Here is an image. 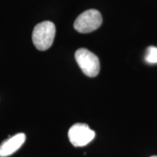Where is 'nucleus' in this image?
I'll return each instance as SVG.
<instances>
[{
  "label": "nucleus",
  "instance_id": "f257e3e1",
  "mask_svg": "<svg viewBox=\"0 0 157 157\" xmlns=\"http://www.w3.org/2000/svg\"><path fill=\"white\" fill-rule=\"evenodd\" d=\"M56 25L51 21H43L34 27L32 41L39 50H48L53 43L56 36Z\"/></svg>",
  "mask_w": 157,
  "mask_h": 157
},
{
  "label": "nucleus",
  "instance_id": "f03ea898",
  "mask_svg": "<svg viewBox=\"0 0 157 157\" xmlns=\"http://www.w3.org/2000/svg\"><path fill=\"white\" fill-rule=\"evenodd\" d=\"M102 22L101 13L97 10L90 9L78 15L74 23V27L78 32L87 34L97 30Z\"/></svg>",
  "mask_w": 157,
  "mask_h": 157
},
{
  "label": "nucleus",
  "instance_id": "7ed1b4c3",
  "mask_svg": "<svg viewBox=\"0 0 157 157\" xmlns=\"http://www.w3.org/2000/svg\"><path fill=\"white\" fill-rule=\"evenodd\" d=\"M75 59L79 68L86 76L95 77L100 71L99 59L87 49L81 48L75 52Z\"/></svg>",
  "mask_w": 157,
  "mask_h": 157
},
{
  "label": "nucleus",
  "instance_id": "20e7f679",
  "mask_svg": "<svg viewBox=\"0 0 157 157\" xmlns=\"http://www.w3.org/2000/svg\"><path fill=\"white\" fill-rule=\"evenodd\" d=\"M68 135L70 142L74 146L82 147L93 140L95 132L86 124L77 123L69 129Z\"/></svg>",
  "mask_w": 157,
  "mask_h": 157
},
{
  "label": "nucleus",
  "instance_id": "39448f33",
  "mask_svg": "<svg viewBox=\"0 0 157 157\" xmlns=\"http://www.w3.org/2000/svg\"><path fill=\"white\" fill-rule=\"evenodd\" d=\"M25 137L24 133H17L4 141L0 145V157H6L14 154L24 143Z\"/></svg>",
  "mask_w": 157,
  "mask_h": 157
},
{
  "label": "nucleus",
  "instance_id": "423d86ee",
  "mask_svg": "<svg viewBox=\"0 0 157 157\" xmlns=\"http://www.w3.org/2000/svg\"><path fill=\"white\" fill-rule=\"evenodd\" d=\"M145 59L148 63H157V48L156 47L151 46L148 48Z\"/></svg>",
  "mask_w": 157,
  "mask_h": 157
},
{
  "label": "nucleus",
  "instance_id": "0eeeda50",
  "mask_svg": "<svg viewBox=\"0 0 157 157\" xmlns=\"http://www.w3.org/2000/svg\"><path fill=\"white\" fill-rule=\"evenodd\" d=\"M151 157H157V156H151Z\"/></svg>",
  "mask_w": 157,
  "mask_h": 157
}]
</instances>
